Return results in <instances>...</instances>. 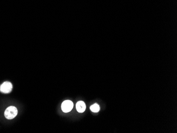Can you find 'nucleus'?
I'll return each mask as SVG.
<instances>
[{"label":"nucleus","instance_id":"nucleus-1","mask_svg":"<svg viewBox=\"0 0 177 133\" xmlns=\"http://www.w3.org/2000/svg\"><path fill=\"white\" fill-rule=\"evenodd\" d=\"M18 112L17 109L15 107H9L4 112V116L8 119H12L17 116Z\"/></svg>","mask_w":177,"mask_h":133},{"label":"nucleus","instance_id":"nucleus-2","mask_svg":"<svg viewBox=\"0 0 177 133\" xmlns=\"http://www.w3.org/2000/svg\"><path fill=\"white\" fill-rule=\"evenodd\" d=\"M13 85L10 82L6 81L0 85V92L3 93H9L11 92Z\"/></svg>","mask_w":177,"mask_h":133},{"label":"nucleus","instance_id":"nucleus-3","mask_svg":"<svg viewBox=\"0 0 177 133\" xmlns=\"http://www.w3.org/2000/svg\"><path fill=\"white\" fill-rule=\"evenodd\" d=\"M62 110L64 112L71 111L73 108V103L70 100L64 101L62 104Z\"/></svg>","mask_w":177,"mask_h":133},{"label":"nucleus","instance_id":"nucleus-4","mask_svg":"<svg viewBox=\"0 0 177 133\" xmlns=\"http://www.w3.org/2000/svg\"><path fill=\"white\" fill-rule=\"evenodd\" d=\"M76 109L77 111L80 113H82L83 112H85L86 109V105L85 102L82 101H78L76 104Z\"/></svg>","mask_w":177,"mask_h":133},{"label":"nucleus","instance_id":"nucleus-5","mask_svg":"<svg viewBox=\"0 0 177 133\" xmlns=\"http://www.w3.org/2000/svg\"><path fill=\"white\" fill-rule=\"evenodd\" d=\"M90 110L93 112H98L100 110V107L99 104H95L90 107Z\"/></svg>","mask_w":177,"mask_h":133}]
</instances>
